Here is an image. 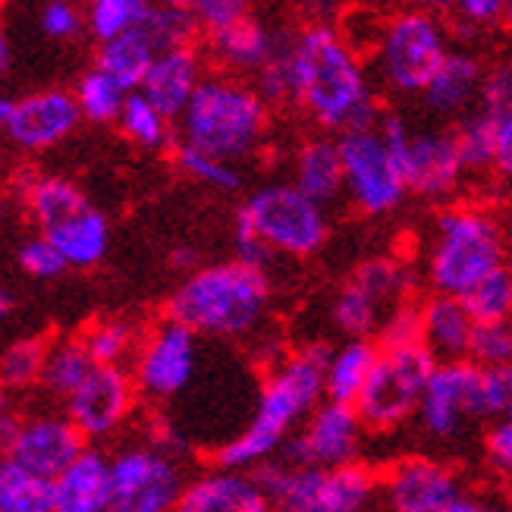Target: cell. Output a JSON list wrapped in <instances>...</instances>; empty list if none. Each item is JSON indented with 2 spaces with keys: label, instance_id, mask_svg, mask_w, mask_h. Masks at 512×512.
Instances as JSON below:
<instances>
[{
  "label": "cell",
  "instance_id": "1",
  "mask_svg": "<svg viewBox=\"0 0 512 512\" xmlns=\"http://www.w3.org/2000/svg\"><path fill=\"white\" fill-rule=\"evenodd\" d=\"M258 92L271 104H296L311 123L333 132L381 120L368 66L355 44L324 22L283 41L258 73Z\"/></svg>",
  "mask_w": 512,
  "mask_h": 512
},
{
  "label": "cell",
  "instance_id": "2",
  "mask_svg": "<svg viewBox=\"0 0 512 512\" xmlns=\"http://www.w3.org/2000/svg\"><path fill=\"white\" fill-rule=\"evenodd\" d=\"M324 368L327 349L321 346L283 355L264 377L249 425L217 450L214 462L227 465V469L252 472L261 462L274 459L286 437L327 399Z\"/></svg>",
  "mask_w": 512,
  "mask_h": 512
},
{
  "label": "cell",
  "instance_id": "3",
  "mask_svg": "<svg viewBox=\"0 0 512 512\" xmlns=\"http://www.w3.org/2000/svg\"><path fill=\"white\" fill-rule=\"evenodd\" d=\"M271 305L267 271L246 261H220L192 271L170 296V318L189 324L198 337L239 340L255 333Z\"/></svg>",
  "mask_w": 512,
  "mask_h": 512
},
{
  "label": "cell",
  "instance_id": "4",
  "mask_svg": "<svg viewBox=\"0 0 512 512\" xmlns=\"http://www.w3.org/2000/svg\"><path fill=\"white\" fill-rule=\"evenodd\" d=\"M180 142L227 161H246L271 129V101L239 76H205L180 117Z\"/></svg>",
  "mask_w": 512,
  "mask_h": 512
},
{
  "label": "cell",
  "instance_id": "5",
  "mask_svg": "<svg viewBox=\"0 0 512 512\" xmlns=\"http://www.w3.org/2000/svg\"><path fill=\"white\" fill-rule=\"evenodd\" d=\"M500 264H506V233L491 211L456 205L437 214L425 252V280L434 293L465 296Z\"/></svg>",
  "mask_w": 512,
  "mask_h": 512
},
{
  "label": "cell",
  "instance_id": "6",
  "mask_svg": "<svg viewBox=\"0 0 512 512\" xmlns=\"http://www.w3.org/2000/svg\"><path fill=\"white\" fill-rule=\"evenodd\" d=\"M252 472L271 503L286 512H362L381 494V478L362 462L293 465L274 456Z\"/></svg>",
  "mask_w": 512,
  "mask_h": 512
},
{
  "label": "cell",
  "instance_id": "7",
  "mask_svg": "<svg viewBox=\"0 0 512 512\" xmlns=\"http://www.w3.org/2000/svg\"><path fill=\"white\" fill-rule=\"evenodd\" d=\"M447 54L450 35L437 10L415 4L381 22L374 38L377 79L396 95H421Z\"/></svg>",
  "mask_w": 512,
  "mask_h": 512
},
{
  "label": "cell",
  "instance_id": "8",
  "mask_svg": "<svg viewBox=\"0 0 512 512\" xmlns=\"http://www.w3.org/2000/svg\"><path fill=\"white\" fill-rule=\"evenodd\" d=\"M327 205L296 183H267L236 211V224L255 230L277 255L311 258L327 242Z\"/></svg>",
  "mask_w": 512,
  "mask_h": 512
},
{
  "label": "cell",
  "instance_id": "9",
  "mask_svg": "<svg viewBox=\"0 0 512 512\" xmlns=\"http://www.w3.org/2000/svg\"><path fill=\"white\" fill-rule=\"evenodd\" d=\"M437 359L425 343L412 346H381L368 384L362 387L359 409L368 431H396L418 412L421 393L434 371Z\"/></svg>",
  "mask_w": 512,
  "mask_h": 512
},
{
  "label": "cell",
  "instance_id": "10",
  "mask_svg": "<svg viewBox=\"0 0 512 512\" xmlns=\"http://www.w3.org/2000/svg\"><path fill=\"white\" fill-rule=\"evenodd\" d=\"M346 198L368 217H384L403 205L409 183L396 151L377 123L340 132Z\"/></svg>",
  "mask_w": 512,
  "mask_h": 512
},
{
  "label": "cell",
  "instance_id": "11",
  "mask_svg": "<svg viewBox=\"0 0 512 512\" xmlns=\"http://www.w3.org/2000/svg\"><path fill=\"white\" fill-rule=\"evenodd\" d=\"M415 415L425 434L434 440H456L475 421L491 418L484 368L469 355L465 359H440L428 377Z\"/></svg>",
  "mask_w": 512,
  "mask_h": 512
},
{
  "label": "cell",
  "instance_id": "12",
  "mask_svg": "<svg viewBox=\"0 0 512 512\" xmlns=\"http://www.w3.org/2000/svg\"><path fill=\"white\" fill-rule=\"evenodd\" d=\"M377 126H381L384 139L396 151L409 192L425 195V198H443L459 186L465 167H462L453 132H440V129L415 132L403 117H393V114L381 117Z\"/></svg>",
  "mask_w": 512,
  "mask_h": 512
},
{
  "label": "cell",
  "instance_id": "13",
  "mask_svg": "<svg viewBox=\"0 0 512 512\" xmlns=\"http://www.w3.org/2000/svg\"><path fill=\"white\" fill-rule=\"evenodd\" d=\"M381 494L396 512H481L487 509L462 478L437 459H399L381 478Z\"/></svg>",
  "mask_w": 512,
  "mask_h": 512
},
{
  "label": "cell",
  "instance_id": "14",
  "mask_svg": "<svg viewBox=\"0 0 512 512\" xmlns=\"http://www.w3.org/2000/svg\"><path fill=\"white\" fill-rule=\"evenodd\" d=\"M198 371V333L167 318L154 327L139 343L132 355V377H136L139 393L151 399H173L180 396Z\"/></svg>",
  "mask_w": 512,
  "mask_h": 512
},
{
  "label": "cell",
  "instance_id": "15",
  "mask_svg": "<svg viewBox=\"0 0 512 512\" xmlns=\"http://www.w3.org/2000/svg\"><path fill=\"white\" fill-rule=\"evenodd\" d=\"M114 512H167L180 506L186 478L167 453L129 447L110 459Z\"/></svg>",
  "mask_w": 512,
  "mask_h": 512
},
{
  "label": "cell",
  "instance_id": "16",
  "mask_svg": "<svg viewBox=\"0 0 512 512\" xmlns=\"http://www.w3.org/2000/svg\"><path fill=\"white\" fill-rule=\"evenodd\" d=\"M365 421L352 403H337V399H324V403L311 412L302 428L286 437L280 447L283 459L293 465H343L355 462L362 450Z\"/></svg>",
  "mask_w": 512,
  "mask_h": 512
},
{
  "label": "cell",
  "instance_id": "17",
  "mask_svg": "<svg viewBox=\"0 0 512 512\" xmlns=\"http://www.w3.org/2000/svg\"><path fill=\"white\" fill-rule=\"evenodd\" d=\"M136 393V377L123 371V365H95L66 396V415L88 440H101L123 428L136 406Z\"/></svg>",
  "mask_w": 512,
  "mask_h": 512
},
{
  "label": "cell",
  "instance_id": "18",
  "mask_svg": "<svg viewBox=\"0 0 512 512\" xmlns=\"http://www.w3.org/2000/svg\"><path fill=\"white\" fill-rule=\"evenodd\" d=\"M79 120H82V110H79L76 92L41 88V92H29L19 101H13L4 132L19 148L48 151L60 145L63 139H70Z\"/></svg>",
  "mask_w": 512,
  "mask_h": 512
},
{
  "label": "cell",
  "instance_id": "19",
  "mask_svg": "<svg viewBox=\"0 0 512 512\" xmlns=\"http://www.w3.org/2000/svg\"><path fill=\"white\" fill-rule=\"evenodd\" d=\"M85 440L88 437L73 425L70 415H41L32 421H22L7 456L26 465L29 472L54 481L85 450Z\"/></svg>",
  "mask_w": 512,
  "mask_h": 512
},
{
  "label": "cell",
  "instance_id": "20",
  "mask_svg": "<svg viewBox=\"0 0 512 512\" xmlns=\"http://www.w3.org/2000/svg\"><path fill=\"white\" fill-rule=\"evenodd\" d=\"M180 512H264L271 509V497L264 494L255 472L227 469L217 465L214 472L198 475L186 481V491L180 497Z\"/></svg>",
  "mask_w": 512,
  "mask_h": 512
},
{
  "label": "cell",
  "instance_id": "21",
  "mask_svg": "<svg viewBox=\"0 0 512 512\" xmlns=\"http://www.w3.org/2000/svg\"><path fill=\"white\" fill-rule=\"evenodd\" d=\"M205 79V63L198 57L192 44H180V48H167L154 57L148 73L139 85V92L158 104L167 117H180L198 85Z\"/></svg>",
  "mask_w": 512,
  "mask_h": 512
},
{
  "label": "cell",
  "instance_id": "22",
  "mask_svg": "<svg viewBox=\"0 0 512 512\" xmlns=\"http://www.w3.org/2000/svg\"><path fill=\"white\" fill-rule=\"evenodd\" d=\"M57 512H107L114 509V475L101 450L85 447L54 478Z\"/></svg>",
  "mask_w": 512,
  "mask_h": 512
},
{
  "label": "cell",
  "instance_id": "23",
  "mask_svg": "<svg viewBox=\"0 0 512 512\" xmlns=\"http://www.w3.org/2000/svg\"><path fill=\"white\" fill-rule=\"evenodd\" d=\"M481 82L484 66L469 51H453L443 57V63L434 70L428 85L421 88L425 107L437 117H462L469 114L472 104L481 101Z\"/></svg>",
  "mask_w": 512,
  "mask_h": 512
},
{
  "label": "cell",
  "instance_id": "24",
  "mask_svg": "<svg viewBox=\"0 0 512 512\" xmlns=\"http://www.w3.org/2000/svg\"><path fill=\"white\" fill-rule=\"evenodd\" d=\"M421 311V343H425L434 359H465L472 343V330L478 318L472 315L469 302L450 293H431L418 305Z\"/></svg>",
  "mask_w": 512,
  "mask_h": 512
},
{
  "label": "cell",
  "instance_id": "25",
  "mask_svg": "<svg viewBox=\"0 0 512 512\" xmlns=\"http://www.w3.org/2000/svg\"><path fill=\"white\" fill-rule=\"evenodd\" d=\"M208 38H211V60L230 76H258L283 48V38H277L264 22H255L249 16Z\"/></svg>",
  "mask_w": 512,
  "mask_h": 512
},
{
  "label": "cell",
  "instance_id": "26",
  "mask_svg": "<svg viewBox=\"0 0 512 512\" xmlns=\"http://www.w3.org/2000/svg\"><path fill=\"white\" fill-rule=\"evenodd\" d=\"M293 183L311 198H318L321 205H330L340 195H346L340 139L315 136L302 142L293 158Z\"/></svg>",
  "mask_w": 512,
  "mask_h": 512
},
{
  "label": "cell",
  "instance_id": "27",
  "mask_svg": "<svg viewBox=\"0 0 512 512\" xmlns=\"http://www.w3.org/2000/svg\"><path fill=\"white\" fill-rule=\"evenodd\" d=\"M44 236L60 249V255L70 267H95L107 255L110 224L98 208L85 205L73 217H66L63 224L44 230Z\"/></svg>",
  "mask_w": 512,
  "mask_h": 512
},
{
  "label": "cell",
  "instance_id": "28",
  "mask_svg": "<svg viewBox=\"0 0 512 512\" xmlns=\"http://www.w3.org/2000/svg\"><path fill=\"white\" fill-rule=\"evenodd\" d=\"M377 352L381 349L368 343V337H349L343 346L327 349V368H324L327 399L355 406V399H359L362 387L368 384V377L374 371Z\"/></svg>",
  "mask_w": 512,
  "mask_h": 512
},
{
  "label": "cell",
  "instance_id": "29",
  "mask_svg": "<svg viewBox=\"0 0 512 512\" xmlns=\"http://www.w3.org/2000/svg\"><path fill=\"white\" fill-rule=\"evenodd\" d=\"M19 192L41 233L63 224L66 217H73L88 205L82 189L73 180H63V176H26Z\"/></svg>",
  "mask_w": 512,
  "mask_h": 512
},
{
  "label": "cell",
  "instance_id": "30",
  "mask_svg": "<svg viewBox=\"0 0 512 512\" xmlns=\"http://www.w3.org/2000/svg\"><path fill=\"white\" fill-rule=\"evenodd\" d=\"M158 54H161V48L154 44L148 29L139 22V26L101 41L98 66H104L110 76H117L126 88H139L148 73V66L154 63Z\"/></svg>",
  "mask_w": 512,
  "mask_h": 512
},
{
  "label": "cell",
  "instance_id": "31",
  "mask_svg": "<svg viewBox=\"0 0 512 512\" xmlns=\"http://www.w3.org/2000/svg\"><path fill=\"white\" fill-rule=\"evenodd\" d=\"M0 512H57L54 481L7 456L0 462Z\"/></svg>",
  "mask_w": 512,
  "mask_h": 512
},
{
  "label": "cell",
  "instance_id": "32",
  "mask_svg": "<svg viewBox=\"0 0 512 512\" xmlns=\"http://www.w3.org/2000/svg\"><path fill=\"white\" fill-rule=\"evenodd\" d=\"M132 88H126L117 76H110L104 66H92L88 73H82L76 85V101L82 110V120L92 123H117L120 110L126 104Z\"/></svg>",
  "mask_w": 512,
  "mask_h": 512
},
{
  "label": "cell",
  "instance_id": "33",
  "mask_svg": "<svg viewBox=\"0 0 512 512\" xmlns=\"http://www.w3.org/2000/svg\"><path fill=\"white\" fill-rule=\"evenodd\" d=\"M120 129H123V136L132 142V145H139V148H148V151H158L170 142V123L173 117H167L164 110L154 104L151 98H145L139 88H132L123 110H120V117H117Z\"/></svg>",
  "mask_w": 512,
  "mask_h": 512
},
{
  "label": "cell",
  "instance_id": "34",
  "mask_svg": "<svg viewBox=\"0 0 512 512\" xmlns=\"http://www.w3.org/2000/svg\"><path fill=\"white\" fill-rule=\"evenodd\" d=\"M95 368V359L88 355L82 340H63L48 346V355H44V371H41V384L48 387V393L54 396H70L88 371Z\"/></svg>",
  "mask_w": 512,
  "mask_h": 512
},
{
  "label": "cell",
  "instance_id": "35",
  "mask_svg": "<svg viewBox=\"0 0 512 512\" xmlns=\"http://www.w3.org/2000/svg\"><path fill=\"white\" fill-rule=\"evenodd\" d=\"M462 167L469 173L494 170L497 158V117L478 110V114H462L459 126L453 129Z\"/></svg>",
  "mask_w": 512,
  "mask_h": 512
},
{
  "label": "cell",
  "instance_id": "36",
  "mask_svg": "<svg viewBox=\"0 0 512 512\" xmlns=\"http://www.w3.org/2000/svg\"><path fill=\"white\" fill-rule=\"evenodd\" d=\"M352 280L381 302L387 311L399 302H406L415 289V274L399 258H368L359 264Z\"/></svg>",
  "mask_w": 512,
  "mask_h": 512
},
{
  "label": "cell",
  "instance_id": "37",
  "mask_svg": "<svg viewBox=\"0 0 512 512\" xmlns=\"http://www.w3.org/2000/svg\"><path fill=\"white\" fill-rule=\"evenodd\" d=\"M384 321V305L377 302L368 289H362L355 280H349L337 302H333V324L346 337H371L374 330H381Z\"/></svg>",
  "mask_w": 512,
  "mask_h": 512
},
{
  "label": "cell",
  "instance_id": "38",
  "mask_svg": "<svg viewBox=\"0 0 512 512\" xmlns=\"http://www.w3.org/2000/svg\"><path fill=\"white\" fill-rule=\"evenodd\" d=\"M176 167H180L189 180L211 186L217 192H236L242 186V173H239L236 161L217 158V154H208V151L186 145V142H180V148H176Z\"/></svg>",
  "mask_w": 512,
  "mask_h": 512
},
{
  "label": "cell",
  "instance_id": "39",
  "mask_svg": "<svg viewBox=\"0 0 512 512\" xmlns=\"http://www.w3.org/2000/svg\"><path fill=\"white\" fill-rule=\"evenodd\" d=\"M88 355L95 359V365H123L129 355H136L139 340H136V327L123 318H107L88 327L82 337Z\"/></svg>",
  "mask_w": 512,
  "mask_h": 512
},
{
  "label": "cell",
  "instance_id": "40",
  "mask_svg": "<svg viewBox=\"0 0 512 512\" xmlns=\"http://www.w3.org/2000/svg\"><path fill=\"white\" fill-rule=\"evenodd\" d=\"M151 7L154 0H92L85 10V26L101 44L132 26H139Z\"/></svg>",
  "mask_w": 512,
  "mask_h": 512
},
{
  "label": "cell",
  "instance_id": "41",
  "mask_svg": "<svg viewBox=\"0 0 512 512\" xmlns=\"http://www.w3.org/2000/svg\"><path fill=\"white\" fill-rule=\"evenodd\" d=\"M478 321H512V267L500 264L462 296Z\"/></svg>",
  "mask_w": 512,
  "mask_h": 512
},
{
  "label": "cell",
  "instance_id": "42",
  "mask_svg": "<svg viewBox=\"0 0 512 512\" xmlns=\"http://www.w3.org/2000/svg\"><path fill=\"white\" fill-rule=\"evenodd\" d=\"M48 346L41 340H16L0 355V390H22L41 381Z\"/></svg>",
  "mask_w": 512,
  "mask_h": 512
},
{
  "label": "cell",
  "instance_id": "43",
  "mask_svg": "<svg viewBox=\"0 0 512 512\" xmlns=\"http://www.w3.org/2000/svg\"><path fill=\"white\" fill-rule=\"evenodd\" d=\"M469 359L481 368L512 362V321H478L472 330Z\"/></svg>",
  "mask_w": 512,
  "mask_h": 512
},
{
  "label": "cell",
  "instance_id": "44",
  "mask_svg": "<svg viewBox=\"0 0 512 512\" xmlns=\"http://www.w3.org/2000/svg\"><path fill=\"white\" fill-rule=\"evenodd\" d=\"M447 10L465 32H491L506 22V0H450Z\"/></svg>",
  "mask_w": 512,
  "mask_h": 512
},
{
  "label": "cell",
  "instance_id": "45",
  "mask_svg": "<svg viewBox=\"0 0 512 512\" xmlns=\"http://www.w3.org/2000/svg\"><path fill=\"white\" fill-rule=\"evenodd\" d=\"M189 13L195 26L214 35L227 26H236L249 16V0H189Z\"/></svg>",
  "mask_w": 512,
  "mask_h": 512
},
{
  "label": "cell",
  "instance_id": "46",
  "mask_svg": "<svg viewBox=\"0 0 512 512\" xmlns=\"http://www.w3.org/2000/svg\"><path fill=\"white\" fill-rule=\"evenodd\" d=\"M19 264H22V271L38 280H54L70 267L66 258L60 255V249L44 233L38 239H29L26 246L19 249Z\"/></svg>",
  "mask_w": 512,
  "mask_h": 512
},
{
  "label": "cell",
  "instance_id": "47",
  "mask_svg": "<svg viewBox=\"0 0 512 512\" xmlns=\"http://www.w3.org/2000/svg\"><path fill=\"white\" fill-rule=\"evenodd\" d=\"M481 110L494 117L512 114V60H500L484 70L481 82Z\"/></svg>",
  "mask_w": 512,
  "mask_h": 512
},
{
  "label": "cell",
  "instance_id": "48",
  "mask_svg": "<svg viewBox=\"0 0 512 512\" xmlns=\"http://www.w3.org/2000/svg\"><path fill=\"white\" fill-rule=\"evenodd\" d=\"M421 343V311L418 305L399 302L381 321V346H412Z\"/></svg>",
  "mask_w": 512,
  "mask_h": 512
},
{
  "label": "cell",
  "instance_id": "49",
  "mask_svg": "<svg viewBox=\"0 0 512 512\" xmlns=\"http://www.w3.org/2000/svg\"><path fill=\"white\" fill-rule=\"evenodd\" d=\"M82 26H85V16L76 0H48V4L41 7V32L54 41L76 38Z\"/></svg>",
  "mask_w": 512,
  "mask_h": 512
},
{
  "label": "cell",
  "instance_id": "50",
  "mask_svg": "<svg viewBox=\"0 0 512 512\" xmlns=\"http://www.w3.org/2000/svg\"><path fill=\"white\" fill-rule=\"evenodd\" d=\"M484 453L487 465L494 469V475L512 491V418H497L491 431L484 437Z\"/></svg>",
  "mask_w": 512,
  "mask_h": 512
},
{
  "label": "cell",
  "instance_id": "51",
  "mask_svg": "<svg viewBox=\"0 0 512 512\" xmlns=\"http://www.w3.org/2000/svg\"><path fill=\"white\" fill-rule=\"evenodd\" d=\"M487 377V409L491 418H512V362L484 368Z\"/></svg>",
  "mask_w": 512,
  "mask_h": 512
},
{
  "label": "cell",
  "instance_id": "52",
  "mask_svg": "<svg viewBox=\"0 0 512 512\" xmlns=\"http://www.w3.org/2000/svg\"><path fill=\"white\" fill-rule=\"evenodd\" d=\"M233 246H236V258H239V261H246V264H252V267H261V271H267V267H271V261L277 258V252H274L271 246H267V242H264L255 230L242 227V224H236Z\"/></svg>",
  "mask_w": 512,
  "mask_h": 512
},
{
  "label": "cell",
  "instance_id": "53",
  "mask_svg": "<svg viewBox=\"0 0 512 512\" xmlns=\"http://www.w3.org/2000/svg\"><path fill=\"white\" fill-rule=\"evenodd\" d=\"M494 170L503 180H512V114L497 117V158Z\"/></svg>",
  "mask_w": 512,
  "mask_h": 512
},
{
  "label": "cell",
  "instance_id": "54",
  "mask_svg": "<svg viewBox=\"0 0 512 512\" xmlns=\"http://www.w3.org/2000/svg\"><path fill=\"white\" fill-rule=\"evenodd\" d=\"M19 425H22V421L7 406H0V453H4V456L13 447V440L19 434Z\"/></svg>",
  "mask_w": 512,
  "mask_h": 512
},
{
  "label": "cell",
  "instance_id": "55",
  "mask_svg": "<svg viewBox=\"0 0 512 512\" xmlns=\"http://www.w3.org/2000/svg\"><path fill=\"white\" fill-rule=\"evenodd\" d=\"M10 63H13V48H10V38H7L4 26H0V79L7 76Z\"/></svg>",
  "mask_w": 512,
  "mask_h": 512
},
{
  "label": "cell",
  "instance_id": "56",
  "mask_svg": "<svg viewBox=\"0 0 512 512\" xmlns=\"http://www.w3.org/2000/svg\"><path fill=\"white\" fill-rule=\"evenodd\" d=\"M409 4H415V7H428V10H447V7H450V0H409Z\"/></svg>",
  "mask_w": 512,
  "mask_h": 512
},
{
  "label": "cell",
  "instance_id": "57",
  "mask_svg": "<svg viewBox=\"0 0 512 512\" xmlns=\"http://www.w3.org/2000/svg\"><path fill=\"white\" fill-rule=\"evenodd\" d=\"M10 107H13V101H10L7 95H0V126L7 123V117H10Z\"/></svg>",
  "mask_w": 512,
  "mask_h": 512
},
{
  "label": "cell",
  "instance_id": "58",
  "mask_svg": "<svg viewBox=\"0 0 512 512\" xmlns=\"http://www.w3.org/2000/svg\"><path fill=\"white\" fill-rule=\"evenodd\" d=\"M192 261H195V255H192L189 249H180V252L173 255V264H180V267H186V264H192Z\"/></svg>",
  "mask_w": 512,
  "mask_h": 512
},
{
  "label": "cell",
  "instance_id": "59",
  "mask_svg": "<svg viewBox=\"0 0 512 512\" xmlns=\"http://www.w3.org/2000/svg\"><path fill=\"white\" fill-rule=\"evenodd\" d=\"M154 4H164V7H186V10H189V0H154Z\"/></svg>",
  "mask_w": 512,
  "mask_h": 512
},
{
  "label": "cell",
  "instance_id": "60",
  "mask_svg": "<svg viewBox=\"0 0 512 512\" xmlns=\"http://www.w3.org/2000/svg\"><path fill=\"white\" fill-rule=\"evenodd\" d=\"M7 308H10V302H7L4 296H0V318H4V315H7Z\"/></svg>",
  "mask_w": 512,
  "mask_h": 512
},
{
  "label": "cell",
  "instance_id": "61",
  "mask_svg": "<svg viewBox=\"0 0 512 512\" xmlns=\"http://www.w3.org/2000/svg\"><path fill=\"white\" fill-rule=\"evenodd\" d=\"M506 22H512V0H506Z\"/></svg>",
  "mask_w": 512,
  "mask_h": 512
},
{
  "label": "cell",
  "instance_id": "62",
  "mask_svg": "<svg viewBox=\"0 0 512 512\" xmlns=\"http://www.w3.org/2000/svg\"><path fill=\"white\" fill-rule=\"evenodd\" d=\"M0 214H4V198H0Z\"/></svg>",
  "mask_w": 512,
  "mask_h": 512
},
{
  "label": "cell",
  "instance_id": "63",
  "mask_svg": "<svg viewBox=\"0 0 512 512\" xmlns=\"http://www.w3.org/2000/svg\"><path fill=\"white\" fill-rule=\"evenodd\" d=\"M82 4H92V0H82Z\"/></svg>",
  "mask_w": 512,
  "mask_h": 512
}]
</instances>
